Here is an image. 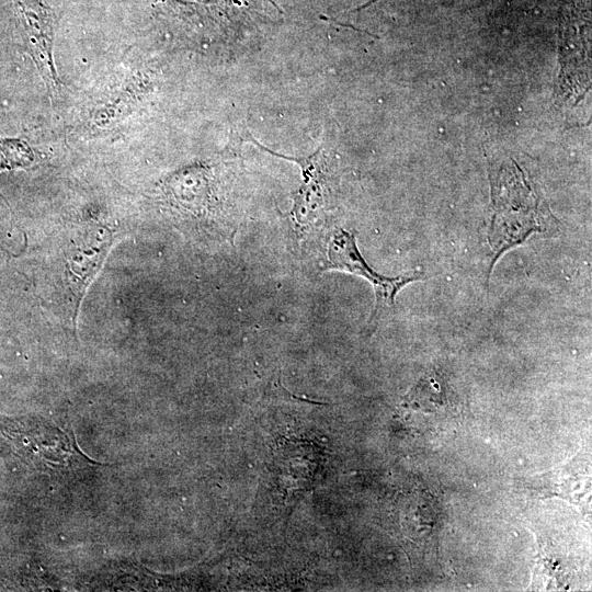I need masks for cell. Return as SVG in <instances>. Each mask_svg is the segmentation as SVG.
I'll return each mask as SVG.
<instances>
[{
  "instance_id": "5",
  "label": "cell",
  "mask_w": 592,
  "mask_h": 592,
  "mask_svg": "<svg viewBox=\"0 0 592 592\" xmlns=\"http://www.w3.org/2000/svg\"><path fill=\"white\" fill-rule=\"evenodd\" d=\"M71 250L69 271L72 273L73 285L83 292L88 282L99 269L112 238L109 232H84Z\"/></svg>"
},
{
  "instance_id": "6",
  "label": "cell",
  "mask_w": 592,
  "mask_h": 592,
  "mask_svg": "<svg viewBox=\"0 0 592 592\" xmlns=\"http://www.w3.org/2000/svg\"><path fill=\"white\" fill-rule=\"evenodd\" d=\"M32 32L39 42L43 54L50 57L52 25L48 9L41 0H19Z\"/></svg>"
},
{
  "instance_id": "4",
  "label": "cell",
  "mask_w": 592,
  "mask_h": 592,
  "mask_svg": "<svg viewBox=\"0 0 592 592\" xmlns=\"http://www.w3.org/2000/svg\"><path fill=\"white\" fill-rule=\"evenodd\" d=\"M261 150L277 158L297 163L301 169L303 181L294 193L289 213L295 228L301 232L312 229L323 217L330 194V164L322 148L308 157H289L275 152L254 138H249Z\"/></svg>"
},
{
  "instance_id": "1",
  "label": "cell",
  "mask_w": 592,
  "mask_h": 592,
  "mask_svg": "<svg viewBox=\"0 0 592 592\" xmlns=\"http://www.w3.org/2000/svg\"><path fill=\"white\" fill-rule=\"evenodd\" d=\"M491 183L494 212L489 241L494 255L490 269L505 250L523 242L530 234L545 230L547 210L516 166L501 167Z\"/></svg>"
},
{
  "instance_id": "3",
  "label": "cell",
  "mask_w": 592,
  "mask_h": 592,
  "mask_svg": "<svg viewBox=\"0 0 592 592\" xmlns=\"http://www.w3.org/2000/svg\"><path fill=\"white\" fill-rule=\"evenodd\" d=\"M323 270H338L361 276L368 281L375 292V307L368 325L375 327L380 315L395 304L398 292L411 282L421 280L420 272L398 276H385L369 266L360 252L355 236L344 229L335 230L328 241Z\"/></svg>"
},
{
  "instance_id": "2",
  "label": "cell",
  "mask_w": 592,
  "mask_h": 592,
  "mask_svg": "<svg viewBox=\"0 0 592 592\" xmlns=\"http://www.w3.org/2000/svg\"><path fill=\"white\" fill-rule=\"evenodd\" d=\"M0 429L20 458L36 470L62 474L100 465L80 449L71 431L44 419H3Z\"/></svg>"
},
{
  "instance_id": "7",
  "label": "cell",
  "mask_w": 592,
  "mask_h": 592,
  "mask_svg": "<svg viewBox=\"0 0 592 592\" xmlns=\"http://www.w3.org/2000/svg\"><path fill=\"white\" fill-rule=\"evenodd\" d=\"M1 151L5 163L11 162L12 166L24 164L32 161V151L23 143L1 141Z\"/></svg>"
}]
</instances>
